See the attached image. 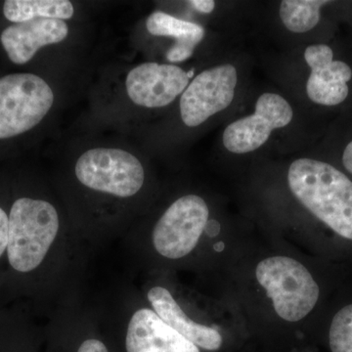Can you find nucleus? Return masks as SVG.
Here are the masks:
<instances>
[{"label":"nucleus","instance_id":"obj_1","mask_svg":"<svg viewBox=\"0 0 352 352\" xmlns=\"http://www.w3.org/2000/svg\"><path fill=\"white\" fill-rule=\"evenodd\" d=\"M61 220L50 201L32 197L14 200L8 210V244L0 305L39 302L66 239Z\"/></svg>","mask_w":352,"mask_h":352},{"label":"nucleus","instance_id":"obj_2","mask_svg":"<svg viewBox=\"0 0 352 352\" xmlns=\"http://www.w3.org/2000/svg\"><path fill=\"white\" fill-rule=\"evenodd\" d=\"M289 189L325 227L333 242L352 252V178L337 166L300 157L289 166Z\"/></svg>","mask_w":352,"mask_h":352},{"label":"nucleus","instance_id":"obj_3","mask_svg":"<svg viewBox=\"0 0 352 352\" xmlns=\"http://www.w3.org/2000/svg\"><path fill=\"white\" fill-rule=\"evenodd\" d=\"M256 277L285 321L302 320L320 302V283L302 263L289 256L264 258L256 266Z\"/></svg>","mask_w":352,"mask_h":352},{"label":"nucleus","instance_id":"obj_4","mask_svg":"<svg viewBox=\"0 0 352 352\" xmlns=\"http://www.w3.org/2000/svg\"><path fill=\"white\" fill-rule=\"evenodd\" d=\"M78 182L92 191L120 199L135 196L145 182V170L131 153L111 148L88 150L78 157Z\"/></svg>","mask_w":352,"mask_h":352},{"label":"nucleus","instance_id":"obj_5","mask_svg":"<svg viewBox=\"0 0 352 352\" xmlns=\"http://www.w3.org/2000/svg\"><path fill=\"white\" fill-rule=\"evenodd\" d=\"M54 103L48 83L34 74L0 78V139L13 138L38 126Z\"/></svg>","mask_w":352,"mask_h":352},{"label":"nucleus","instance_id":"obj_6","mask_svg":"<svg viewBox=\"0 0 352 352\" xmlns=\"http://www.w3.org/2000/svg\"><path fill=\"white\" fill-rule=\"evenodd\" d=\"M210 217V208L201 197H180L166 208L153 228V249L162 258L179 261L196 249Z\"/></svg>","mask_w":352,"mask_h":352},{"label":"nucleus","instance_id":"obj_7","mask_svg":"<svg viewBox=\"0 0 352 352\" xmlns=\"http://www.w3.org/2000/svg\"><path fill=\"white\" fill-rule=\"evenodd\" d=\"M294 111L283 96L265 92L258 97L254 112L231 122L224 129L222 142L227 151L247 154L267 142L275 129L291 124Z\"/></svg>","mask_w":352,"mask_h":352},{"label":"nucleus","instance_id":"obj_8","mask_svg":"<svg viewBox=\"0 0 352 352\" xmlns=\"http://www.w3.org/2000/svg\"><path fill=\"white\" fill-rule=\"evenodd\" d=\"M237 82V69L232 64L219 65L201 72L180 98L183 122L189 127L199 126L226 110L234 100Z\"/></svg>","mask_w":352,"mask_h":352},{"label":"nucleus","instance_id":"obj_9","mask_svg":"<svg viewBox=\"0 0 352 352\" xmlns=\"http://www.w3.org/2000/svg\"><path fill=\"white\" fill-rule=\"evenodd\" d=\"M189 83L188 73L175 65L144 63L129 72L126 87L136 105L163 108L182 94Z\"/></svg>","mask_w":352,"mask_h":352},{"label":"nucleus","instance_id":"obj_10","mask_svg":"<svg viewBox=\"0 0 352 352\" xmlns=\"http://www.w3.org/2000/svg\"><path fill=\"white\" fill-rule=\"evenodd\" d=\"M305 59L310 68L307 82L308 98L317 105L327 107L344 103L349 94L351 66L340 60H333V51L325 43L307 46Z\"/></svg>","mask_w":352,"mask_h":352},{"label":"nucleus","instance_id":"obj_11","mask_svg":"<svg viewBox=\"0 0 352 352\" xmlns=\"http://www.w3.org/2000/svg\"><path fill=\"white\" fill-rule=\"evenodd\" d=\"M124 320L126 352H201L150 307L132 308Z\"/></svg>","mask_w":352,"mask_h":352},{"label":"nucleus","instance_id":"obj_12","mask_svg":"<svg viewBox=\"0 0 352 352\" xmlns=\"http://www.w3.org/2000/svg\"><path fill=\"white\" fill-rule=\"evenodd\" d=\"M68 34L69 27L65 21L39 18L10 25L2 32L0 41L9 59L23 65L41 47L61 43Z\"/></svg>","mask_w":352,"mask_h":352},{"label":"nucleus","instance_id":"obj_13","mask_svg":"<svg viewBox=\"0 0 352 352\" xmlns=\"http://www.w3.org/2000/svg\"><path fill=\"white\" fill-rule=\"evenodd\" d=\"M146 298L150 307L161 317L162 320L199 349L215 351L222 346L223 339L219 331L198 323L189 317L170 289L163 286L152 287L148 289Z\"/></svg>","mask_w":352,"mask_h":352},{"label":"nucleus","instance_id":"obj_14","mask_svg":"<svg viewBox=\"0 0 352 352\" xmlns=\"http://www.w3.org/2000/svg\"><path fill=\"white\" fill-rule=\"evenodd\" d=\"M7 20L18 24L39 19H71L75 13L73 4L68 0H8L3 6Z\"/></svg>","mask_w":352,"mask_h":352},{"label":"nucleus","instance_id":"obj_15","mask_svg":"<svg viewBox=\"0 0 352 352\" xmlns=\"http://www.w3.org/2000/svg\"><path fill=\"white\" fill-rule=\"evenodd\" d=\"M148 32L153 36L176 39L175 45L194 51L205 38V29L196 23L177 19L170 14L156 11L146 21Z\"/></svg>","mask_w":352,"mask_h":352},{"label":"nucleus","instance_id":"obj_16","mask_svg":"<svg viewBox=\"0 0 352 352\" xmlns=\"http://www.w3.org/2000/svg\"><path fill=\"white\" fill-rule=\"evenodd\" d=\"M325 0H283L279 15L288 31L305 34L320 22L322 7L330 4Z\"/></svg>","mask_w":352,"mask_h":352},{"label":"nucleus","instance_id":"obj_17","mask_svg":"<svg viewBox=\"0 0 352 352\" xmlns=\"http://www.w3.org/2000/svg\"><path fill=\"white\" fill-rule=\"evenodd\" d=\"M330 352H352V298L336 308L326 332Z\"/></svg>","mask_w":352,"mask_h":352},{"label":"nucleus","instance_id":"obj_18","mask_svg":"<svg viewBox=\"0 0 352 352\" xmlns=\"http://www.w3.org/2000/svg\"><path fill=\"white\" fill-rule=\"evenodd\" d=\"M7 244H8V212L0 206V300L6 275Z\"/></svg>","mask_w":352,"mask_h":352},{"label":"nucleus","instance_id":"obj_19","mask_svg":"<svg viewBox=\"0 0 352 352\" xmlns=\"http://www.w3.org/2000/svg\"><path fill=\"white\" fill-rule=\"evenodd\" d=\"M76 352H110L107 346L96 338H88L83 340Z\"/></svg>","mask_w":352,"mask_h":352},{"label":"nucleus","instance_id":"obj_20","mask_svg":"<svg viewBox=\"0 0 352 352\" xmlns=\"http://www.w3.org/2000/svg\"><path fill=\"white\" fill-rule=\"evenodd\" d=\"M0 352H10L6 310L3 307H0Z\"/></svg>","mask_w":352,"mask_h":352},{"label":"nucleus","instance_id":"obj_21","mask_svg":"<svg viewBox=\"0 0 352 352\" xmlns=\"http://www.w3.org/2000/svg\"><path fill=\"white\" fill-rule=\"evenodd\" d=\"M188 3L199 12L205 14L212 13L215 7L214 0H191Z\"/></svg>","mask_w":352,"mask_h":352}]
</instances>
